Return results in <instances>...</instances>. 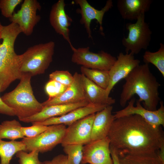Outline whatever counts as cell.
Listing matches in <instances>:
<instances>
[{
	"label": "cell",
	"mask_w": 164,
	"mask_h": 164,
	"mask_svg": "<svg viewBox=\"0 0 164 164\" xmlns=\"http://www.w3.org/2000/svg\"><path fill=\"white\" fill-rule=\"evenodd\" d=\"M108 137L110 145L118 153H156L164 142L160 127L153 126L135 114L115 118Z\"/></svg>",
	"instance_id": "obj_1"
},
{
	"label": "cell",
	"mask_w": 164,
	"mask_h": 164,
	"mask_svg": "<svg viewBox=\"0 0 164 164\" xmlns=\"http://www.w3.org/2000/svg\"><path fill=\"white\" fill-rule=\"evenodd\" d=\"M125 79L120 98L122 107H125L133 96L137 94L145 108L151 111L157 110L160 101L159 91L160 84L151 72L149 64H139Z\"/></svg>",
	"instance_id": "obj_2"
},
{
	"label": "cell",
	"mask_w": 164,
	"mask_h": 164,
	"mask_svg": "<svg viewBox=\"0 0 164 164\" xmlns=\"http://www.w3.org/2000/svg\"><path fill=\"white\" fill-rule=\"evenodd\" d=\"M22 32L19 26L11 23L3 26L0 44V92L5 90L10 84L20 80L23 73L20 71L21 55L14 50L16 39Z\"/></svg>",
	"instance_id": "obj_3"
},
{
	"label": "cell",
	"mask_w": 164,
	"mask_h": 164,
	"mask_svg": "<svg viewBox=\"0 0 164 164\" xmlns=\"http://www.w3.org/2000/svg\"><path fill=\"white\" fill-rule=\"evenodd\" d=\"M32 77L29 73H23L16 87L1 97L8 106L15 111L19 120L36 114L44 108L33 94L31 83Z\"/></svg>",
	"instance_id": "obj_4"
},
{
	"label": "cell",
	"mask_w": 164,
	"mask_h": 164,
	"mask_svg": "<svg viewBox=\"0 0 164 164\" xmlns=\"http://www.w3.org/2000/svg\"><path fill=\"white\" fill-rule=\"evenodd\" d=\"M55 43L50 41L34 45L21 54L20 71L32 76L44 73L53 61Z\"/></svg>",
	"instance_id": "obj_5"
},
{
	"label": "cell",
	"mask_w": 164,
	"mask_h": 164,
	"mask_svg": "<svg viewBox=\"0 0 164 164\" xmlns=\"http://www.w3.org/2000/svg\"><path fill=\"white\" fill-rule=\"evenodd\" d=\"M126 28L128 32V36L122 40L126 53L134 55L142 50H146L151 40L152 32L145 21V14L140 15L135 23L126 24Z\"/></svg>",
	"instance_id": "obj_6"
},
{
	"label": "cell",
	"mask_w": 164,
	"mask_h": 164,
	"mask_svg": "<svg viewBox=\"0 0 164 164\" xmlns=\"http://www.w3.org/2000/svg\"><path fill=\"white\" fill-rule=\"evenodd\" d=\"M72 50V62L89 69L109 71L117 59L103 50L98 53L91 52L89 47H74Z\"/></svg>",
	"instance_id": "obj_7"
},
{
	"label": "cell",
	"mask_w": 164,
	"mask_h": 164,
	"mask_svg": "<svg viewBox=\"0 0 164 164\" xmlns=\"http://www.w3.org/2000/svg\"><path fill=\"white\" fill-rule=\"evenodd\" d=\"M66 128L63 125H51L49 129L36 137H24L22 141L26 146V152L36 150L43 153L51 151L61 143Z\"/></svg>",
	"instance_id": "obj_8"
},
{
	"label": "cell",
	"mask_w": 164,
	"mask_h": 164,
	"mask_svg": "<svg viewBox=\"0 0 164 164\" xmlns=\"http://www.w3.org/2000/svg\"><path fill=\"white\" fill-rule=\"evenodd\" d=\"M41 6L36 0H24L20 9L14 13L9 18L11 23L17 24L26 36L31 35L35 26L40 21V16L36 14L37 10L40 11Z\"/></svg>",
	"instance_id": "obj_9"
},
{
	"label": "cell",
	"mask_w": 164,
	"mask_h": 164,
	"mask_svg": "<svg viewBox=\"0 0 164 164\" xmlns=\"http://www.w3.org/2000/svg\"><path fill=\"white\" fill-rule=\"evenodd\" d=\"M95 114L88 115L68 126L66 128L61 143L62 146L70 145H84L90 142Z\"/></svg>",
	"instance_id": "obj_10"
},
{
	"label": "cell",
	"mask_w": 164,
	"mask_h": 164,
	"mask_svg": "<svg viewBox=\"0 0 164 164\" xmlns=\"http://www.w3.org/2000/svg\"><path fill=\"white\" fill-rule=\"evenodd\" d=\"M135 97H132L128 102L127 106L124 109L114 112L115 119L131 115H137L141 116L151 125L156 126H164V106L163 102L160 101V106L155 111L148 110L142 106L138 99L136 106Z\"/></svg>",
	"instance_id": "obj_11"
},
{
	"label": "cell",
	"mask_w": 164,
	"mask_h": 164,
	"mask_svg": "<svg viewBox=\"0 0 164 164\" xmlns=\"http://www.w3.org/2000/svg\"><path fill=\"white\" fill-rule=\"evenodd\" d=\"M108 137L83 146L81 164H113Z\"/></svg>",
	"instance_id": "obj_12"
},
{
	"label": "cell",
	"mask_w": 164,
	"mask_h": 164,
	"mask_svg": "<svg viewBox=\"0 0 164 164\" xmlns=\"http://www.w3.org/2000/svg\"><path fill=\"white\" fill-rule=\"evenodd\" d=\"M115 62L109 71V81L106 89L109 96L114 86L121 80L125 79L130 72L140 64V61L135 59L130 53H119Z\"/></svg>",
	"instance_id": "obj_13"
},
{
	"label": "cell",
	"mask_w": 164,
	"mask_h": 164,
	"mask_svg": "<svg viewBox=\"0 0 164 164\" xmlns=\"http://www.w3.org/2000/svg\"><path fill=\"white\" fill-rule=\"evenodd\" d=\"M74 2L80 6L77 12L81 15L80 22L84 26L89 38H92L90 26L91 21L94 19L96 20L98 23L100 30L103 33V17L105 13L113 6L112 1H107L104 6L100 10L91 5L86 0H75Z\"/></svg>",
	"instance_id": "obj_14"
},
{
	"label": "cell",
	"mask_w": 164,
	"mask_h": 164,
	"mask_svg": "<svg viewBox=\"0 0 164 164\" xmlns=\"http://www.w3.org/2000/svg\"><path fill=\"white\" fill-rule=\"evenodd\" d=\"M107 106L89 104L86 106L73 110L63 115L52 117L42 121L33 122L32 124V125L46 126L63 125L68 126L88 115L102 110Z\"/></svg>",
	"instance_id": "obj_15"
},
{
	"label": "cell",
	"mask_w": 164,
	"mask_h": 164,
	"mask_svg": "<svg viewBox=\"0 0 164 164\" xmlns=\"http://www.w3.org/2000/svg\"><path fill=\"white\" fill-rule=\"evenodd\" d=\"M73 80L66 90L59 96L48 99L42 103L44 106L61 104L76 103L86 101L81 74L76 72L73 75Z\"/></svg>",
	"instance_id": "obj_16"
},
{
	"label": "cell",
	"mask_w": 164,
	"mask_h": 164,
	"mask_svg": "<svg viewBox=\"0 0 164 164\" xmlns=\"http://www.w3.org/2000/svg\"><path fill=\"white\" fill-rule=\"evenodd\" d=\"M65 6L63 0H59L54 4L50 11L49 21L55 32L68 42L72 49L74 47L70 42L69 28L72 19L66 12Z\"/></svg>",
	"instance_id": "obj_17"
},
{
	"label": "cell",
	"mask_w": 164,
	"mask_h": 164,
	"mask_svg": "<svg viewBox=\"0 0 164 164\" xmlns=\"http://www.w3.org/2000/svg\"><path fill=\"white\" fill-rule=\"evenodd\" d=\"M86 101L76 103L61 104L44 107L39 112L20 121L25 123H32L44 121L49 118L63 115L78 108L89 104Z\"/></svg>",
	"instance_id": "obj_18"
},
{
	"label": "cell",
	"mask_w": 164,
	"mask_h": 164,
	"mask_svg": "<svg viewBox=\"0 0 164 164\" xmlns=\"http://www.w3.org/2000/svg\"><path fill=\"white\" fill-rule=\"evenodd\" d=\"M113 107L108 105L95 114L93 121L91 140L94 141L108 137L112 124L115 119L112 114Z\"/></svg>",
	"instance_id": "obj_19"
},
{
	"label": "cell",
	"mask_w": 164,
	"mask_h": 164,
	"mask_svg": "<svg viewBox=\"0 0 164 164\" xmlns=\"http://www.w3.org/2000/svg\"><path fill=\"white\" fill-rule=\"evenodd\" d=\"M152 2V0H118L117 6L123 19L136 20L140 15L149 11Z\"/></svg>",
	"instance_id": "obj_20"
},
{
	"label": "cell",
	"mask_w": 164,
	"mask_h": 164,
	"mask_svg": "<svg viewBox=\"0 0 164 164\" xmlns=\"http://www.w3.org/2000/svg\"><path fill=\"white\" fill-rule=\"evenodd\" d=\"M86 100L89 104L112 105L114 99L107 94L106 90L97 85L81 73Z\"/></svg>",
	"instance_id": "obj_21"
},
{
	"label": "cell",
	"mask_w": 164,
	"mask_h": 164,
	"mask_svg": "<svg viewBox=\"0 0 164 164\" xmlns=\"http://www.w3.org/2000/svg\"><path fill=\"white\" fill-rule=\"evenodd\" d=\"M118 154L119 164H164L156 153L150 154Z\"/></svg>",
	"instance_id": "obj_22"
},
{
	"label": "cell",
	"mask_w": 164,
	"mask_h": 164,
	"mask_svg": "<svg viewBox=\"0 0 164 164\" xmlns=\"http://www.w3.org/2000/svg\"><path fill=\"white\" fill-rule=\"evenodd\" d=\"M26 152V146L21 141H3L0 138L1 164H10L13 155L20 151Z\"/></svg>",
	"instance_id": "obj_23"
},
{
	"label": "cell",
	"mask_w": 164,
	"mask_h": 164,
	"mask_svg": "<svg viewBox=\"0 0 164 164\" xmlns=\"http://www.w3.org/2000/svg\"><path fill=\"white\" fill-rule=\"evenodd\" d=\"M20 123L15 119L4 121L0 124V138L11 140L25 137Z\"/></svg>",
	"instance_id": "obj_24"
},
{
	"label": "cell",
	"mask_w": 164,
	"mask_h": 164,
	"mask_svg": "<svg viewBox=\"0 0 164 164\" xmlns=\"http://www.w3.org/2000/svg\"><path fill=\"white\" fill-rule=\"evenodd\" d=\"M80 69L81 74L98 86L107 89L109 81V71L89 69L82 66Z\"/></svg>",
	"instance_id": "obj_25"
},
{
	"label": "cell",
	"mask_w": 164,
	"mask_h": 164,
	"mask_svg": "<svg viewBox=\"0 0 164 164\" xmlns=\"http://www.w3.org/2000/svg\"><path fill=\"white\" fill-rule=\"evenodd\" d=\"M143 61L145 63H151L154 65L164 77V45L160 43L159 48L156 52L145 51Z\"/></svg>",
	"instance_id": "obj_26"
},
{
	"label": "cell",
	"mask_w": 164,
	"mask_h": 164,
	"mask_svg": "<svg viewBox=\"0 0 164 164\" xmlns=\"http://www.w3.org/2000/svg\"><path fill=\"white\" fill-rule=\"evenodd\" d=\"M83 146L81 145H70L63 146V151L67 155V164L81 163Z\"/></svg>",
	"instance_id": "obj_27"
},
{
	"label": "cell",
	"mask_w": 164,
	"mask_h": 164,
	"mask_svg": "<svg viewBox=\"0 0 164 164\" xmlns=\"http://www.w3.org/2000/svg\"><path fill=\"white\" fill-rule=\"evenodd\" d=\"M39 153L36 150L29 153L22 150L15 154L16 157L18 159L19 164H45V162H42L39 160Z\"/></svg>",
	"instance_id": "obj_28"
},
{
	"label": "cell",
	"mask_w": 164,
	"mask_h": 164,
	"mask_svg": "<svg viewBox=\"0 0 164 164\" xmlns=\"http://www.w3.org/2000/svg\"><path fill=\"white\" fill-rule=\"evenodd\" d=\"M67 87L55 80H50L45 86V90L48 99H51L62 94Z\"/></svg>",
	"instance_id": "obj_29"
},
{
	"label": "cell",
	"mask_w": 164,
	"mask_h": 164,
	"mask_svg": "<svg viewBox=\"0 0 164 164\" xmlns=\"http://www.w3.org/2000/svg\"><path fill=\"white\" fill-rule=\"evenodd\" d=\"M49 77L50 80H55L68 87L73 80V75L67 70H56L50 74Z\"/></svg>",
	"instance_id": "obj_30"
},
{
	"label": "cell",
	"mask_w": 164,
	"mask_h": 164,
	"mask_svg": "<svg viewBox=\"0 0 164 164\" xmlns=\"http://www.w3.org/2000/svg\"><path fill=\"white\" fill-rule=\"evenodd\" d=\"M22 0H0V9L2 14L6 18H10L14 13L16 6Z\"/></svg>",
	"instance_id": "obj_31"
},
{
	"label": "cell",
	"mask_w": 164,
	"mask_h": 164,
	"mask_svg": "<svg viewBox=\"0 0 164 164\" xmlns=\"http://www.w3.org/2000/svg\"><path fill=\"white\" fill-rule=\"evenodd\" d=\"M51 127L40 125H32L30 127H22L21 130L24 136L27 138L36 137L47 129Z\"/></svg>",
	"instance_id": "obj_32"
},
{
	"label": "cell",
	"mask_w": 164,
	"mask_h": 164,
	"mask_svg": "<svg viewBox=\"0 0 164 164\" xmlns=\"http://www.w3.org/2000/svg\"><path fill=\"white\" fill-rule=\"evenodd\" d=\"M0 114L11 116H15V111L12 108L8 106L3 101L0 97Z\"/></svg>",
	"instance_id": "obj_33"
},
{
	"label": "cell",
	"mask_w": 164,
	"mask_h": 164,
	"mask_svg": "<svg viewBox=\"0 0 164 164\" xmlns=\"http://www.w3.org/2000/svg\"><path fill=\"white\" fill-rule=\"evenodd\" d=\"M51 164H67V156L60 154L54 157L51 161Z\"/></svg>",
	"instance_id": "obj_34"
},
{
	"label": "cell",
	"mask_w": 164,
	"mask_h": 164,
	"mask_svg": "<svg viewBox=\"0 0 164 164\" xmlns=\"http://www.w3.org/2000/svg\"><path fill=\"white\" fill-rule=\"evenodd\" d=\"M111 156L113 164H119L118 154L117 151L112 146L110 145Z\"/></svg>",
	"instance_id": "obj_35"
},
{
	"label": "cell",
	"mask_w": 164,
	"mask_h": 164,
	"mask_svg": "<svg viewBox=\"0 0 164 164\" xmlns=\"http://www.w3.org/2000/svg\"><path fill=\"white\" fill-rule=\"evenodd\" d=\"M156 154L160 160L164 163V142L161 144Z\"/></svg>",
	"instance_id": "obj_36"
},
{
	"label": "cell",
	"mask_w": 164,
	"mask_h": 164,
	"mask_svg": "<svg viewBox=\"0 0 164 164\" xmlns=\"http://www.w3.org/2000/svg\"><path fill=\"white\" fill-rule=\"evenodd\" d=\"M3 26L2 25L1 22H0V40L2 39V28ZM1 43H0V44Z\"/></svg>",
	"instance_id": "obj_37"
},
{
	"label": "cell",
	"mask_w": 164,
	"mask_h": 164,
	"mask_svg": "<svg viewBox=\"0 0 164 164\" xmlns=\"http://www.w3.org/2000/svg\"><path fill=\"white\" fill-rule=\"evenodd\" d=\"M45 162V164H51V161H46Z\"/></svg>",
	"instance_id": "obj_38"
},
{
	"label": "cell",
	"mask_w": 164,
	"mask_h": 164,
	"mask_svg": "<svg viewBox=\"0 0 164 164\" xmlns=\"http://www.w3.org/2000/svg\"><path fill=\"white\" fill-rule=\"evenodd\" d=\"M0 164H1V163H0Z\"/></svg>",
	"instance_id": "obj_39"
}]
</instances>
